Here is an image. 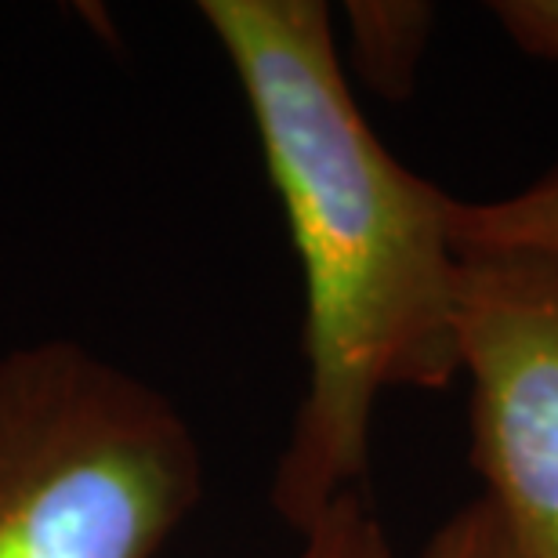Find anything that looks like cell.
<instances>
[{
  "mask_svg": "<svg viewBox=\"0 0 558 558\" xmlns=\"http://www.w3.org/2000/svg\"><path fill=\"white\" fill-rule=\"evenodd\" d=\"M247 98L305 276V396L272 475L276 515L308 533L366 489L371 428L396 388L461 377L457 196L399 160L352 98L319 0H204Z\"/></svg>",
  "mask_w": 558,
  "mask_h": 558,
  "instance_id": "6da1fadb",
  "label": "cell"
},
{
  "mask_svg": "<svg viewBox=\"0 0 558 558\" xmlns=\"http://www.w3.org/2000/svg\"><path fill=\"white\" fill-rule=\"evenodd\" d=\"M199 497L163 392L65 338L0 355V558H156Z\"/></svg>",
  "mask_w": 558,
  "mask_h": 558,
  "instance_id": "7a4b0ae2",
  "label": "cell"
},
{
  "mask_svg": "<svg viewBox=\"0 0 558 558\" xmlns=\"http://www.w3.org/2000/svg\"><path fill=\"white\" fill-rule=\"evenodd\" d=\"M421 558H526L486 497L468 500L432 533Z\"/></svg>",
  "mask_w": 558,
  "mask_h": 558,
  "instance_id": "52a82bcc",
  "label": "cell"
},
{
  "mask_svg": "<svg viewBox=\"0 0 558 558\" xmlns=\"http://www.w3.org/2000/svg\"><path fill=\"white\" fill-rule=\"evenodd\" d=\"M349 62L360 81L385 102L414 95L421 59L439 26V11L421 0H352L344 4Z\"/></svg>",
  "mask_w": 558,
  "mask_h": 558,
  "instance_id": "277c9868",
  "label": "cell"
},
{
  "mask_svg": "<svg viewBox=\"0 0 558 558\" xmlns=\"http://www.w3.org/2000/svg\"><path fill=\"white\" fill-rule=\"evenodd\" d=\"M489 15L522 54L558 70V0H497Z\"/></svg>",
  "mask_w": 558,
  "mask_h": 558,
  "instance_id": "ba28073f",
  "label": "cell"
},
{
  "mask_svg": "<svg viewBox=\"0 0 558 558\" xmlns=\"http://www.w3.org/2000/svg\"><path fill=\"white\" fill-rule=\"evenodd\" d=\"M453 240L461 254H558V163L500 199H457Z\"/></svg>",
  "mask_w": 558,
  "mask_h": 558,
  "instance_id": "5b68a950",
  "label": "cell"
},
{
  "mask_svg": "<svg viewBox=\"0 0 558 558\" xmlns=\"http://www.w3.org/2000/svg\"><path fill=\"white\" fill-rule=\"evenodd\" d=\"M468 439L526 558H558V254H461Z\"/></svg>",
  "mask_w": 558,
  "mask_h": 558,
  "instance_id": "3957f363",
  "label": "cell"
},
{
  "mask_svg": "<svg viewBox=\"0 0 558 558\" xmlns=\"http://www.w3.org/2000/svg\"><path fill=\"white\" fill-rule=\"evenodd\" d=\"M294 558H396V548L366 489H355L333 500L327 515L301 533V551Z\"/></svg>",
  "mask_w": 558,
  "mask_h": 558,
  "instance_id": "8992f818",
  "label": "cell"
}]
</instances>
